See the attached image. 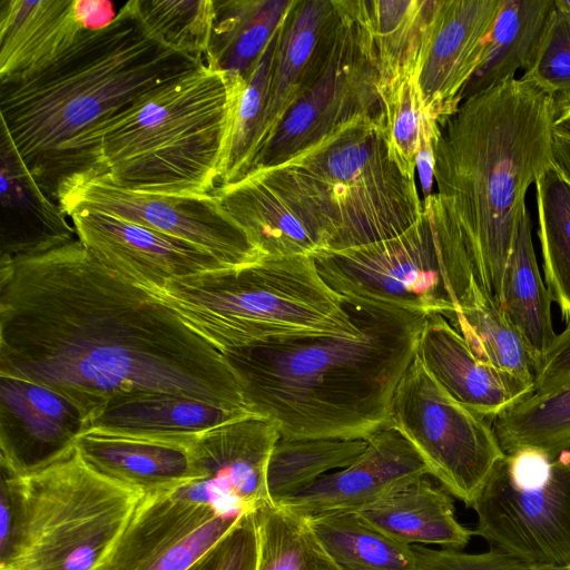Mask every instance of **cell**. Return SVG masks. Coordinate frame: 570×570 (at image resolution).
Wrapping results in <instances>:
<instances>
[{
    "label": "cell",
    "mask_w": 570,
    "mask_h": 570,
    "mask_svg": "<svg viewBox=\"0 0 570 570\" xmlns=\"http://www.w3.org/2000/svg\"><path fill=\"white\" fill-rule=\"evenodd\" d=\"M554 98L521 78L465 98L441 125L435 194L497 302L525 194L554 165Z\"/></svg>",
    "instance_id": "cell-4"
},
{
    "label": "cell",
    "mask_w": 570,
    "mask_h": 570,
    "mask_svg": "<svg viewBox=\"0 0 570 570\" xmlns=\"http://www.w3.org/2000/svg\"><path fill=\"white\" fill-rule=\"evenodd\" d=\"M0 376L53 391L87 429L112 402L142 394L249 412L225 355L78 238L0 258Z\"/></svg>",
    "instance_id": "cell-1"
},
{
    "label": "cell",
    "mask_w": 570,
    "mask_h": 570,
    "mask_svg": "<svg viewBox=\"0 0 570 570\" xmlns=\"http://www.w3.org/2000/svg\"><path fill=\"white\" fill-rule=\"evenodd\" d=\"M502 0H441L417 71L426 114L440 126L462 102Z\"/></svg>",
    "instance_id": "cell-15"
},
{
    "label": "cell",
    "mask_w": 570,
    "mask_h": 570,
    "mask_svg": "<svg viewBox=\"0 0 570 570\" xmlns=\"http://www.w3.org/2000/svg\"><path fill=\"white\" fill-rule=\"evenodd\" d=\"M205 60L151 39L128 1L46 67L0 82L1 128L43 191L91 171L89 144L109 119Z\"/></svg>",
    "instance_id": "cell-3"
},
{
    "label": "cell",
    "mask_w": 570,
    "mask_h": 570,
    "mask_svg": "<svg viewBox=\"0 0 570 570\" xmlns=\"http://www.w3.org/2000/svg\"><path fill=\"white\" fill-rule=\"evenodd\" d=\"M416 356L453 399L491 422L534 392L532 385L481 362L440 314L425 317Z\"/></svg>",
    "instance_id": "cell-20"
},
{
    "label": "cell",
    "mask_w": 570,
    "mask_h": 570,
    "mask_svg": "<svg viewBox=\"0 0 570 570\" xmlns=\"http://www.w3.org/2000/svg\"><path fill=\"white\" fill-rule=\"evenodd\" d=\"M198 434L142 438L89 429L77 438L76 449L97 473L149 494L197 479L189 446Z\"/></svg>",
    "instance_id": "cell-21"
},
{
    "label": "cell",
    "mask_w": 570,
    "mask_h": 570,
    "mask_svg": "<svg viewBox=\"0 0 570 570\" xmlns=\"http://www.w3.org/2000/svg\"><path fill=\"white\" fill-rule=\"evenodd\" d=\"M256 570H340L307 519L269 501L254 510Z\"/></svg>",
    "instance_id": "cell-36"
},
{
    "label": "cell",
    "mask_w": 570,
    "mask_h": 570,
    "mask_svg": "<svg viewBox=\"0 0 570 570\" xmlns=\"http://www.w3.org/2000/svg\"><path fill=\"white\" fill-rule=\"evenodd\" d=\"M389 426L411 442L430 475L468 508L504 455L492 422L453 399L417 356L394 392Z\"/></svg>",
    "instance_id": "cell-11"
},
{
    "label": "cell",
    "mask_w": 570,
    "mask_h": 570,
    "mask_svg": "<svg viewBox=\"0 0 570 570\" xmlns=\"http://www.w3.org/2000/svg\"><path fill=\"white\" fill-rule=\"evenodd\" d=\"M147 292L222 353L361 332L353 306L323 281L311 256H264Z\"/></svg>",
    "instance_id": "cell-7"
},
{
    "label": "cell",
    "mask_w": 570,
    "mask_h": 570,
    "mask_svg": "<svg viewBox=\"0 0 570 570\" xmlns=\"http://www.w3.org/2000/svg\"><path fill=\"white\" fill-rule=\"evenodd\" d=\"M87 32L78 0H0V82L46 67Z\"/></svg>",
    "instance_id": "cell-23"
},
{
    "label": "cell",
    "mask_w": 570,
    "mask_h": 570,
    "mask_svg": "<svg viewBox=\"0 0 570 570\" xmlns=\"http://www.w3.org/2000/svg\"><path fill=\"white\" fill-rule=\"evenodd\" d=\"M551 303L537 263L531 220L524 206L517 223L498 304L523 335L538 363L557 336Z\"/></svg>",
    "instance_id": "cell-28"
},
{
    "label": "cell",
    "mask_w": 570,
    "mask_h": 570,
    "mask_svg": "<svg viewBox=\"0 0 570 570\" xmlns=\"http://www.w3.org/2000/svg\"><path fill=\"white\" fill-rule=\"evenodd\" d=\"M379 91L392 154L403 171L415 178L421 146L428 138L439 137L441 126L424 109L416 72L402 75Z\"/></svg>",
    "instance_id": "cell-39"
},
{
    "label": "cell",
    "mask_w": 570,
    "mask_h": 570,
    "mask_svg": "<svg viewBox=\"0 0 570 570\" xmlns=\"http://www.w3.org/2000/svg\"><path fill=\"white\" fill-rule=\"evenodd\" d=\"M0 258L47 252L77 237L60 206L39 186L1 128Z\"/></svg>",
    "instance_id": "cell-22"
},
{
    "label": "cell",
    "mask_w": 570,
    "mask_h": 570,
    "mask_svg": "<svg viewBox=\"0 0 570 570\" xmlns=\"http://www.w3.org/2000/svg\"><path fill=\"white\" fill-rule=\"evenodd\" d=\"M337 23V0L294 1L282 27L250 171L287 110L326 69Z\"/></svg>",
    "instance_id": "cell-19"
},
{
    "label": "cell",
    "mask_w": 570,
    "mask_h": 570,
    "mask_svg": "<svg viewBox=\"0 0 570 570\" xmlns=\"http://www.w3.org/2000/svg\"><path fill=\"white\" fill-rule=\"evenodd\" d=\"M556 6L570 17V0H556Z\"/></svg>",
    "instance_id": "cell-47"
},
{
    "label": "cell",
    "mask_w": 570,
    "mask_h": 570,
    "mask_svg": "<svg viewBox=\"0 0 570 570\" xmlns=\"http://www.w3.org/2000/svg\"><path fill=\"white\" fill-rule=\"evenodd\" d=\"M135 17L145 32L178 53L206 61L215 3L212 0H130Z\"/></svg>",
    "instance_id": "cell-38"
},
{
    "label": "cell",
    "mask_w": 570,
    "mask_h": 570,
    "mask_svg": "<svg viewBox=\"0 0 570 570\" xmlns=\"http://www.w3.org/2000/svg\"><path fill=\"white\" fill-rule=\"evenodd\" d=\"M144 494L90 469L76 445L27 476V524L14 570H101Z\"/></svg>",
    "instance_id": "cell-9"
},
{
    "label": "cell",
    "mask_w": 570,
    "mask_h": 570,
    "mask_svg": "<svg viewBox=\"0 0 570 570\" xmlns=\"http://www.w3.org/2000/svg\"><path fill=\"white\" fill-rule=\"evenodd\" d=\"M366 446L367 440L279 436L267 465L268 501L279 503L323 475L346 468L365 451Z\"/></svg>",
    "instance_id": "cell-33"
},
{
    "label": "cell",
    "mask_w": 570,
    "mask_h": 570,
    "mask_svg": "<svg viewBox=\"0 0 570 570\" xmlns=\"http://www.w3.org/2000/svg\"><path fill=\"white\" fill-rule=\"evenodd\" d=\"M264 256H313L322 250L315 235L257 173L213 190Z\"/></svg>",
    "instance_id": "cell-25"
},
{
    "label": "cell",
    "mask_w": 570,
    "mask_h": 570,
    "mask_svg": "<svg viewBox=\"0 0 570 570\" xmlns=\"http://www.w3.org/2000/svg\"><path fill=\"white\" fill-rule=\"evenodd\" d=\"M504 453L534 450L556 456L570 450V383L533 392L492 421Z\"/></svg>",
    "instance_id": "cell-34"
},
{
    "label": "cell",
    "mask_w": 570,
    "mask_h": 570,
    "mask_svg": "<svg viewBox=\"0 0 570 570\" xmlns=\"http://www.w3.org/2000/svg\"><path fill=\"white\" fill-rule=\"evenodd\" d=\"M483 363L533 386L538 360L495 298L474 278L459 307L445 317Z\"/></svg>",
    "instance_id": "cell-27"
},
{
    "label": "cell",
    "mask_w": 570,
    "mask_h": 570,
    "mask_svg": "<svg viewBox=\"0 0 570 570\" xmlns=\"http://www.w3.org/2000/svg\"><path fill=\"white\" fill-rule=\"evenodd\" d=\"M532 570H570V567H537Z\"/></svg>",
    "instance_id": "cell-48"
},
{
    "label": "cell",
    "mask_w": 570,
    "mask_h": 570,
    "mask_svg": "<svg viewBox=\"0 0 570 570\" xmlns=\"http://www.w3.org/2000/svg\"><path fill=\"white\" fill-rule=\"evenodd\" d=\"M254 173L282 196L322 250L394 237L424 212L415 178L392 154L383 112L352 120L285 164Z\"/></svg>",
    "instance_id": "cell-6"
},
{
    "label": "cell",
    "mask_w": 570,
    "mask_h": 570,
    "mask_svg": "<svg viewBox=\"0 0 570 570\" xmlns=\"http://www.w3.org/2000/svg\"><path fill=\"white\" fill-rule=\"evenodd\" d=\"M57 204L68 216L87 209L183 239L228 267L256 263L263 253L213 194H155L120 188L86 174L66 180Z\"/></svg>",
    "instance_id": "cell-13"
},
{
    "label": "cell",
    "mask_w": 570,
    "mask_h": 570,
    "mask_svg": "<svg viewBox=\"0 0 570 570\" xmlns=\"http://www.w3.org/2000/svg\"><path fill=\"white\" fill-rule=\"evenodd\" d=\"M340 570H416L412 546L376 528L357 511L308 520Z\"/></svg>",
    "instance_id": "cell-32"
},
{
    "label": "cell",
    "mask_w": 570,
    "mask_h": 570,
    "mask_svg": "<svg viewBox=\"0 0 570 570\" xmlns=\"http://www.w3.org/2000/svg\"><path fill=\"white\" fill-rule=\"evenodd\" d=\"M254 415L198 399L175 394H142L118 400L89 425L112 434L174 438L197 434Z\"/></svg>",
    "instance_id": "cell-26"
},
{
    "label": "cell",
    "mask_w": 570,
    "mask_h": 570,
    "mask_svg": "<svg viewBox=\"0 0 570 570\" xmlns=\"http://www.w3.org/2000/svg\"><path fill=\"white\" fill-rule=\"evenodd\" d=\"M471 508L490 548L533 568L570 567V450L504 453Z\"/></svg>",
    "instance_id": "cell-10"
},
{
    "label": "cell",
    "mask_w": 570,
    "mask_h": 570,
    "mask_svg": "<svg viewBox=\"0 0 570 570\" xmlns=\"http://www.w3.org/2000/svg\"><path fill=\"white\" fill-rule=\"evenodd\" d=\"M405 232L372 244L312 256L323 281L344 298L425 316L452 314L475 278L464 239L439 196Z\"/></svg>",
    "instance_id": "cell-8"
},
{
    "label": "cell",
    "mask_w": 570,
    "mask_h": 570,
    "mask_svg": "<svg viewBox=\"0 0 570 570\" xmlns=\"http://www.w3.org/2000/svg\"><path fill=\"white\" fill-rule=\"evenodd\" d=\"M440 1H365L377 59L379 89L402 75L417 73Z\"/></svg>",
    "instance_id": "cell-31"
},
{
    "label": "cell",
    "mask_w": 570,
    "mask_h": 570,
    "mask_svg": "<svg viewBox=\"0 0 570 570\" xmlns=\"http://www.w3.org/2000/svg\"><path fill=\"white\" fill-rule=\"evenodd\" d=\"M257 532L254 510L238 521L186 570H256Z\"/></svg>",
    "instance_id": "cell-42"
},
{
    "label": "cell",
    "mask_w": 570,
    "mask_h": 570,
    "mask_svg": "<svg viewBox=\"0 0 570 570\" xmlns=\"http://www.w3.org/2000/svg\"><path fill=\"white\" fill-rule=\"evenodd\" d=\"M357 512L411 546L434 544L462 551L474 535L458 521L452 494L430 474L401 483Z\"/></svg>",
    "instance_id": "cell-24"
},
{
    "label": "cell",
    "mask_w": 570,
    "mask_h": 570,
    "mask_svg": "<svg viewBox=\"0 0 570 570\" xmlns=\"http://www.w3.org/2000/svg\"><path fill=\"white\" fill-rule=\"evenodd\" d=\"M416 570H532L533 567L490 548L482 553H466L451 549H431L412 544Z\"/></svg>",
    "instance_id": "cell-43"
},
{
    "label": "cell",
    "mask_w": 570,
    "mask_h": 570,
    "mask_svg": "<svg viewBox=\"0 0 570 570\" xmlns=\"http://www.w3.org/2000/svg\"><path fill=\"white\" fill-rule=\"evenodd\" d=\"M356 337L322 336L223 353L249 412L285 439L367 440L389 426L394 392L416 356L425 315L344 298Z\"/></svg>",
    "instance_id": "cell-2"
},
{
    "label": "cell",
    "mask_w": 570,
    "mask_h": 570,
    "mask_svg": "<svg viewBox=\"0 0 570 570\" xmlns=\"http://www.w3.org/2000/svg\"><path fill=\"white\" fill-rule=\"evenodd\" d=\"M283 23L243 78L233 110L227 153L217 187L235 183L250 171Z\"/></svg>",
    "instance_id": "cell-37"
},
{
    "label": "cell",
    "mask_w": 570,
    "mask_h": 570,
    "mask_svg": "<svg viewBox=\"0 0 570 570\" xmlns=\"http://www.w3.org/2000/svg\"><path fill=\"white\" fill-rule=\"evenodd\" d=\"M337 6L336 38L326 69L287 110L252 171L283 165L338 127L382 112L365 0H337Z\"/></svg>",
    "instance_id": "cell-12"
},
{
    "label": "cell",
    "mask_w": 570,
    "mask_h": 570,
    "mask_svg": "<svg viewBox=\"0 0 570 570\" xmlns=\"http://www.w3.org/2000/svg\"><path fill=\"white\" fill-rule=\"evenodd\" d=\"M521 79L554 99L570 95V17L556 0L533 61Z\"/></svg>",
    "instance_id": "cell-40"
},
{
    "label": "cell",
    "mask_w": 570,
    "mask_h": 570,
    "mask_svg": "<svg viewBox=\"0 0 570 570\" xmlns=\"http://www.w3.org/2000/svg\"><path fill=\"white\" fill-rule=\"evenodd\" d=\"M278 438L275 425L257 415L199 433L189 446L196 481L234 510H255L268 501L266 472Z\"/></svg>",
    "instance_id": "cell-18"
},
{
    "label": "cell",
    "mask_w": 570,
    "mask_h": 570,
    "mask_svg": "<svg viewBox=\"0 0 570 570\" xmlns=\"http://www.w3.org/2000/svg\"><path fill=\"white\" fill-rule=\"evenodd\" d=\"M570 383V326L557 334L541 358L535 377L534 392H548Z\"/></svg>",
    "instance_id": "cell-44"
},
{
    "label": "cell",
    "mask_w": 570,
    "mask_h": 570,
    "mask_svg": "<svg viewBox=\"0 0 570 570\" xmlns=\"http://www.w3.org/2000/svg\"><path fill=\"white\" fill-rule=\"evenodd\" d=\"M295 0L214 1L206 62L245 77L282 26Z\"/></svg>",
    "instance_id": "cell-30"
},
{
    "label": "cell",
    "mask_w": 570,
    "mask_h": 570,
    "mask_svg": "<svg viewBox=\"0 0 570 570\" xmlns=\"http://www.w3.org/2000/svg\"><path fill=\"white\" fill-rule=\"evenodd\" d=\"M438 140L439 137L428 138L422 144L416 157V171L420 177L424 198L433 194L432 187L434 183L435 148Z\"/></svg>",
    "instance_id": "cell-45"
},
{
    "label": "cell",
    "mask_w": 570,
    "mask_h": 570,
    "mask_svg": "<svg viewBox=\"0 0 570 570\" xmlns=\"http://www.w3.org/2000/svg\"><path fill=\"white\" fill-rule=\"evenodd\" d=\"M68 217L96 258L146 291L176 277L233 268L188 242L108 214L79 209Z\"/></svg>",
    "instance_id": "cell-14"
},
{
    "label": "cell",
    "mask_w": 570,
    "mask_h": 570,
    "mask_svg": "<svg viewBox=\"0 0 570 570\" xmlns=\"http://www.w3.org/2000/svg\"><path fill=\"white\" fill-rule=\"evenodd\" d=\"M553 158L557 168L570 183V129L562 127L554 128Z\"/></svg>",
    "instance_id": "cell-46"
},
{
    "label": "cell",
    "mask_w": 570,
    "mask_h": 570,
    "mask_svg": "<svg viewBox=\"0 0 570 570\" xmlns=\"http://www.w3.org/2000/svg\"><path fill=\"white\" fill-rule=\"evenodd\" d=\"M534 185L544 283L570 326V183L554 164Z\"/></svg>",
    "instance_id": "cell-35"
},
{
    "label": "cell",
    "mask_w": 570,
    "mask_h": 570,
    "mask_svg": "<svg viewBox=\"0 0 570 570\" xmlns=\"http://www.w3.org/2000/svg\"><path fill=\"white\" fill-rule=\"evenodd\" d=\"M0 570H14L24 542L27 476L0 460Z\"/></svg>",
    "instance_id": "cell-41"
},
{
    "label": "cell",
    "mask_w": 570,
    "mask_h": 570,
    "mask_svg": "<svg viewBox=\"0 0 570 570\" xmlns=\"http://www.w3.org/2000/svg\"><path fill=\"white\" fill-rule=\"evenodd\" d=\"M430 474L411 442L386 426L367 439L365 451L344 469L327 473L279 504L311 520L321 515L361 511L401 483Z\"/></svg>",
    "instance_id": "cell-17"
},
{
    "label": "cell",
    "mask_w": 570,
    "mask_h": 570,
    "mask_svg": "<svg viewBox=\"0 0 570 570\" xmlns=\"http://www.w3.org/2000/svg\"><path fill=\"white\" fill-rule=\"evenodd\" d=\"M242 82L205 61L144 96L92 135L88 174L138 191L213 193Z\"/></svg>",
    "instance_id": "cell-5"
},
{
    "label": "cell",
    "mask_w": 570,
    "mask_h": 570,
    "mask_svg": "<svg viewBox=\"0 0 570 570\" xmlns=\"http://www.w3.org/2000/svg\"><path fill=\"white\" fill-rule=\"evenodd\" d=\"M0 460L29 476L75 448L87 430L80 412L53 391L0 376Z\"/></svg>",
    "instance_id": "cell-16"
},
{
    "label": "cell",
    "mask_w": 570,
    "mask_h": 570,
    "mask_svg": "<svg viewBox=\"0 0 570 570\" xmlns=\"http://www.w3.org/2000/svg\"><path fill=\"white\" fill-rule=\"evenodd\" d=\"M554 9V0H502L482 59L462 101L528 70Z\"/></svg>",
    "instance_id": "cell-29"
}]
</instances>
